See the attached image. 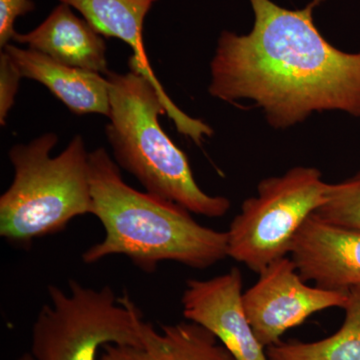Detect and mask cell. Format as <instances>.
<instances>
[{"instance_id": "cell-3", "label": "cell", "mask_w": 360, "mask_h": 360, "mask_svg": "<svg viewBox=\"0 0 360 360\" xmlns=\"http://www.w3.org/2000/svg\"><path fill=\"white\" fill-rule=\"evenodd\" d=\"M105 77L110 97L106 137L118 167L134 175L146 193L176 203L193 214L224 217L231 210V200L200 188L186 153L161 127L160 115H168L180 134L198 146L212 136V127L165 101L141 75L110 70Z\"/></svg>"}, {"instance_id": "cell-17", "label": "cell", "mask_w": 360, "mask_h": 360, "mask_svg": "<svg viewBox=\"0 0 360 360\" xmlns=\"http://www.w3.org/2000/svg\"><path fill=\"white\" fill-rule=\"evenodd\" d=\"M35 4L32 0H0V47L4 49L18 32L14 27L21 16L32 13Z\"/></svg>"}, {"instance_id": "cell-15", "label": "cell", "mask_w": 360, "mask_h": 360, "mask_svg": "<svg viewBox=\"0 0 360 360\" xmlns=\"http://www.w3.org/2000/svg\"><path fill=\"white\" fill-rule=\"evenodd\" d=\"M314 214L330 224L360 231V168L348 179L329 184L326 202Z\"/></svg>"}, {"instance_id": "cell-12", "label": "cell", "mask_w": 360, "mask_h": 360, "mask_svg": "<svg viewBox=\"0 0 360 360\" xmlns=\"http://www.w3.org/2000/svg\"><path fill=\"white\" fill-rule=\"evenodd\" d=\"M99 360H234L207 329L186 321L156 329L146 321L139 345H108Z\"/></svg>"}, {"instance_id": "cell-1", "label": "cell", "mask_w": 360, "mask_h": 360, "mask_svg": "<svg viewBox=\"0 0 360 360\" xmlns=\"http://www.w3.org/2000/svg\"><path fill=\"white\" fill-rule=\"evenodd\" d=\"M323 1L288 9L272 0H250V32L220 33L210 63V96L229 103L252 101L276 129L324 111L360 118V51H342L324 39L314 20Z\"/></svg>"}, {"instance_id": "cell-7", "label": "cell", "mask_w": 360, "mask_h": 360, "mask_svg": "<svg viewBox=\"0 0 360 360\" xmlns=\"http://www.w3.org/2000/svg\"><path fill=\"white\" fill-rule=\"evenodd\" d=\"M348 291L307 285L290 257L276 260L259 274L243 302L253 331L265 348L281 342V336L317 312L343 309Z\"/></svg>"}, {"instance_id": "cell-16", "label": "cell", "mask_w": 360, "mask_h": 360, "mask_svg": "<svg viewBox=\"0 0 360 360\" xmlns=\"http://www.w3.org/2000/svg\"><path fill=\"white\" fill-rule=\"evenodd\" d=\"M20 71L13 58L4 51L0 53V123L6 124L7 116L15 103L21 79Z\"/></svg>"}, {"instance_id": "cell-18", "label": "cell", "mask_w": 360, "mask_h": 360, "mask_svg": "<svg viewBox=\"0 0 360 360\" xmlns=\"http://www.w3.org/2000/svg\"><path fill=\"white\" fill-rule=\"evenodd\" d=\"M18 360H34V359H33L32 355L30 354V352H27V354L21 355L20 359Z\"/></svg>"}, {"instance_id": "cell-5", "label": "cell", "mask_w": 360, "mask_h": 360, "mask_svg": "<svg viewBox=\"0 0 360 360\" xmlns=\"http://www.w3.org/2000/svg\"><path fill=\"white\" fill-rule=\"evenodd\" d=\"M68 283V292L53 284L47 288L49 302L32 326L34 360H99L105 345L141 342L146 321L127 293L118 297L110 286Z\"/></svg>"}, {"instance_id": "cell-6", "label": "cell", "mask_w": 360, "mask_h": 360, "mask_svg": "<svg viewBox=\"0 0 360 360\" xmlns=\"http://www.w3.org/2000/svg\"><path fill=\"white\" fill-rule=\"evenodd\" d=\"M328 186L321 172L309 167L262 180L257 195L243 201L226 231L229 257L259 274L290 257L296 234L326 202Z\"/></svg>"}, {"instance_id": "cell-10", "label": "cell", "mask_w": 360, "mask_h": 360, "mask_svg": "<svg viewBox=\"0 0 360 360\" xmlns=\"http://www.w3.org/2000/svg\"><path fill=\"white\" fill-rule=\"evenodd\" d=\"M13 40L63 65L104 77L110 72L103 35L63 2L37 28L16 32Z\"/></svg>"}, {"instance_id": "cell-9", "label": "cell", "mask_w": 360, "mask_h": 360, "mask_svg": "<svg viewBox=\"0 0 360 360\" xmlns=\"http://www.w3.org/2000/svg\"><path fill=\"white\" fill-rule=\"evenodd\" d=\"M290 257L305 281L326 290L360 286V231L330 224L314 214L291 245Z\"/></svg>"}, {"instance_id": "cell-11", "label": "cell", "mask_w": 360, "mask_h": 360, "mask_svg": "<svg viewBox=\"0 0 360 360\" xmlns=\"http://www.w3.org/2000/svg\"><path fill=\"white\" fill-rule=\"evenodd\" d=\"M1 51L13 58L23 78L44 85L71 112L108 117L110 85L104 75L63 65L28 47L8 44Z\"/></svg>"}, {"instance_id": "cell-2", "label": "cell", "mask_w": 360, "mask_h": 360, "mask_svg": "<svg viewBox=\"0 0 360 360\" xmlns=\"http://www.w3.org/2000/svg\"><path fill=\"white\" fill-rule=\"evenodd\" d=\"M89 167L92 215L105 234L82 255L84 264L122 255L153 274L163 262L205 269L229 257L226 231L198 224L186 208L129 186L103 148L89 153Z\"/></svg>"}, {"instance_id": "cell-4", "label": "cell", "mask_w": 360, "mask_h": 360, "mask_svg": "<svg viewBox=\"0 0 360 360\" xmlns=\"http://www.w3.org/2000/svg\"><path fill=\"white\" fill-rule=\"evenodd\" d=\"M58 136L49 132L9 150L14 175L0 198V236L30 248L35 239L65 231L71 220L92 214L89 153L82 135L51 156Z\"/></svg>"}, {"instance_id": "cell-8", "label": "cell", "mask_w": 360, "mask_h": 360, "mask_svg": "<svg viewBox=\"0 0 360 360\" xmlns=\"http://www.w3.org/2000/svg\"><path fill=\"white\" fill-rule=\"evenodd\" d=\"M243 295V276L236 267L212 278L187 279L182 314L210 331L234 360H269L248 321Z\"/></svg>"}, {"instance_id": "cell-13", "label": "cell", "mask_w": 360, "mask_h": 360, "mask_svg": "<svg viewBox=\"0 0 360 360\" xmlns=\"http://www.w3.org/2000/svg\"><path fill=\"white\" fill-rule=\"evenodd\" d=\"M82 14L99 34L120 39L129 45L132 56L130 71L146 77L165 101L172 103L158 82L144 49L143 25L151 7L158 0H59Z\"/></svg>"}, {"instance_id": "cell-14", "label": "cell", "mask_w": 360, "mask_h": 360, "mask_svg": "<svg viewBox=\"0 0 360 360\" xmlns=\"http://www.w3.org/2000/svg\"><path fill=\"white\" fill-rule=\"evenodd\" d=\"M345 321L335 335L312 342L288 341L267 347L269 360H360V286L348 290Z\"/></svg>"}]
</instances>
